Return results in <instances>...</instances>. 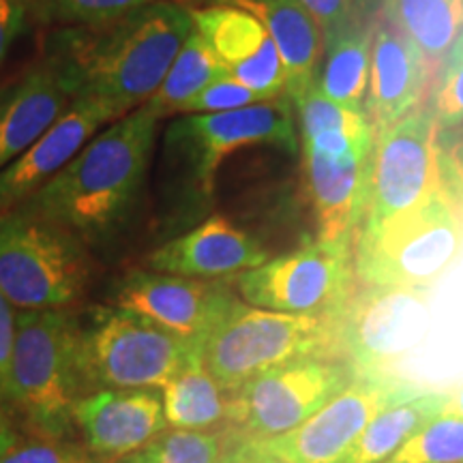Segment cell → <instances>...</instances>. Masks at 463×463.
Segmentation results:
<instances>
[{"label":"cell","instance_id":"cell-23","mask_svg":"<svg viewBox=\"0 0 463 463\" xmlns=\"http://www.w3.org/2000/svg\"><path fill=\"white\" fill-rule=\"evenodd\" d=\"M159 391L167 427L204 431L230 425L232 392L208 373L200 354L191 358Z\"/></svg>","mask_w":463,"mask_h":463},{"label":"cell","instance_id":"cell-7","mask_svg":"<svg viewBox=\"0 0 463 463\" xmlns=\"http://www.w3.org/2000/svg\"><path fill=\"white\" fill-rule=\"evenodd\" d=\"M463 245V219L444 189L354 242L358 286L425 289Z\"/></svg>","mask_w":463,"mask_h":463},{"label":"cell","instance_id":"cell-35","mask_svg":"<svg viewBox=\"0 0 463 463\" xmlns=\"http://www.w3.org/2000/svg\"><path fill=\"white\" fill-rule=\"evenodd\" d=\"M0 463H101L89 449L75 447L65 439H33L11 447Z\"/></svg>","mask_w":463,"mask_h":463},{"label":"cell","instance_id":"cell-27","mask_svg":"<svg viewBox=\"0 0 463 463\" xmlns=\"http://www.w3.org/2000/svg\"><path fill=\"white\" fill-rule=\"evenodd\" d=\"M225 73L228 71H225L222 61L194 28V34L183 45V50L178 52L176 61L172 62L170 71L165 73L159 90L155 92L153 99L146 106L153 108V112L159 118L181 114L183 106L191 97L198 95L204 86Z\"/></svg>","mask_w":463,"mask_h":463},{"label":"cell","instance_id":"cell-4","mask_svg":"<svg viewBox=\"0 0 463 463\" xmlns=\"http://www.w3.org/2000/svg\"><path fill=\"white\" fill-rule=\"evenodd\" d=\"M307 356H344L341 316H294L241 303L200 344V361L228 392Z\"/></svg>","mask_w":463,"mask_h":463},{"label":"cell","instance_id":"cell-38","mask_svg":"<svg viewBox=\"0 0 463 463\" xmlns=\"http://www.w3.org/2000/svg\"><path fill=\"white\" fill-rule=\"evenodd\" d=\"M26 22V11L22 0H0V69H3Z\"/></svg>","mask_w":463,"mask_h":463},{"label":"cell","instance_id":"cell-19","mask_svg":"<svg viewBox=\"0 0 463 463\" xmlns=\"http://www.w3.org/2000/svg\"><path fill=\"white\" fill-rule=\"evenodd\" d=\"M114 120H118V116L106 103L86 97L75 99L22 157L0 172V213L20 206L37 194Z\"/></svg>","mask_w":463,"mask_h":463},{"label":"cell","instance_id":"cell-40","mask_svg":"<svg viewBox=\"0 0 463 463\" xmlns=\"http://www.w3.org/2000/svg\"><path fill=\"white\" fill-rule=\"evenodd\" d=\"M442 416L463 420V386L447 392V399H444L442 405Z\"/></svg>","mask_w":463,"mask_h":463},{"label":"cell","instance_id":"cell-6","mask_svg":"<svg viewBox=\"0 0 463 463\" xmlns=\"http://www.w3.org/2000/svg\"><path fill=\"white\" fill-rule=\"evenodd\" d=\"M247 146H275L297 153V106L289 97L230 112L176 116L164 136V161L189 195L206 202L215 189L219 165Z\"/></svg>","mask_w":463,"mask_h":463},{"label":"cell","instance_id":"cell-25","mask_svg":"<svg viewBox=\"0 0 463 463\" xmlns=\"http://www.w3.org/2000/svg\"><path fill=\"white\" fill-rule=\"evenodd\" d=\"M444 399L447 392L419 391L389 405L364 427L339 463H384L416 431L442 414Z\"/></svg>","mask_w":463,"mask_h":463},{"label":"cell","instance_id":"cell-26","mask_svg":"<svg viewBox=\"0 0 463 463\" xmlns=\"http://www.w3.org/2000/svg\"><path fill=\"white\" fill-rule=\"evenodd\" d=\"M380 14L419 45L431 73L463 33V0H382Z\"/></svg>","mask_w":463,"mask_h":463},{"label":"cell","instance_id":"cell-34","mask_svg":"<svg viewBox=\"0 0 463 463\" xmlns=\"http://www.w3.org/2000/svg\"><path fill=\"white\" fill-rule=\"evenodd\" d=\"M436 150L442 189L463 219V123L438 129Z\"/></svg>","mask_w":463,"mask_h":463},{"label":"cell","instance_id":"cell-39","mask_svg":"<svg viewBox=\"0 0 463 463\" xmlns=\"http://www.w3.org/2000/svg\"><path fill=\"white\" fill-rule=\"evenodd\" d=\"M236 447H239L247 463H289L288 459H283V457L273 453V450L266 447L264 442H260V439H239Z\"/></svg>","mask_w":463,"mask_h":463},{"label":"cell","instance_id":"cell-31","mask_svg":"<svg viewBox=\"0 0 463 463\" xmlns=\"http://www.w3.org/2000/svg\"><path fill=\"white\" fill-rule=\"evenodd\" d=\"M384 463H463V420L439 414Z\"/></svg>","mask_w":463,"mask_h":463},{"label":"cell","instance_id":"cell-43","mask_svg":"<svg viewBox=\"0 0 463 463\" xmlns=\"http://www.w3.org/2000/svg\"><path fill=\"white\" fill-rule=\"evenodd\" d=\"M219 463H247L245 457H242V453L239 450V447H236V442L232 444L228 453H225L222 459H219Z\"/></svg>","mask_w":463,"mask_h":463},{"label":"cell","instance_id":"cell-14","mask_svg":"<svg viewBox=\"0 0 463 463\" xmlns=\"http://www.w3.org/2000/svg\"><path fill=\"white\" fill-rule=\"evenodd\" d=\"M114 300L120 309L140 314L198 345L241 303L225 283L155 270H136L127 275L116 288Z\"/></svg>","mask_w":463,"mask_h":463},{"label":"cell","instance_id":"cell-29","mask_svg":"<svg viewBox=\"0 0 463 463\" xmlns=\"http://www.w3.org/2000/svg\"><path fill=\"white\" fill-rule=\"evenodd\" d=\"M297 106V123L300 142L328 140V137H347V140H373V127L363 109L339 106L326 95L309 86Z\"/></svg>","mask_w":463,"mask_h":463},{"label":"cell","instance_id":"cell-10","mask_svg":"<svg viewBox=\"0 0 463 463\" xmlns=\"http://www.w3.org/2000/svg\"><path fill=\"white\" fill-rule=\"evenodd\" d=\"M356 373L344 356H307L269 369L232 392L228 431L234 442L283 436L314 416Z\"/></svg>","mask_w":463,"mask_h":463},{"label":"cell","instance_id":"cell-18","mask_svg":"<svg viewBox=\"0 0 463 463\" xmlns=\"http://www.w3.org/2000/svg\"><path fill=\"white\" fill-rule=\"evenodd\" d=\"M73 419L101 463L136 453L167 430L161 395L153 389L92 391L75 403Z\"/></svg>","mask_w":463,"mask_h":463},{"label":"cell","instance_id":"cell-11","mask_svg":"<svg viewBox=\"0 0 463 463\" xmlns=\"http://www.w3.org/2000/svg\"><path fill=\"white\" fill-rule=\"evenodd\" d=\"M436 136V120L427 103H420L373 137L361 232L380 228L442 189Z\"/></svg>","mask_w":463,"mask_h":463},{"label":"cell","instance_id":"cell-44","mask_svg":"<svg viewBox=\"0 0 463 463\" xmlns=\"http://www.w3.org/2000/svg\"><path fill=\"white\" fill-rule=\"evenodd\" d=\"M174 3H181L184 7H198V5H206V3H215V0H174Z\"/></svg>","mask_w":463,"mask_h":463},{"label":"cell","instance_id":"cell-3","mask_svg":"<svg viewBox=\"0 0 463 463\" xmlns=\"http://www.w3.org/2000/svg\"><path fill=\"white\" fill-rule=\"evenodd\" d=\"M86 395L78 320L62 309L17 311L9 399L28 425L45 439H67Z\"/></svg>","mask_w":463,"mask_h":463},{"label":"cell","instance_id":"cell-16","mask_svg":"<svg viewBox=\"0 0 463 463\" xmlns=\"http://www.w3.org/2000/svg\"><path fill=\"white\" fill-rule=\"evenodd\" d=\"M195 33L211 45L232 78L264 101L286 95V69L262 22L234 5L189 7Z\"/></svg>","mask_w":463,"mask_h":463},{"label":"cell","instance_id":"cell-22","mask_svg":"<svg viewBox=\"0 0 463 463\" xmlns=\"http://www.w3.org/2000/svg\"><path fill=\"white\" fill-rule=\"evenodd\" d=\"M245 9L262 22L286 69V97L300 99L316 84L324 54L317 22L297 0H215Z\"/></svg>","mask_w":463,"mask_h":463},{"label":"cell","instance_id":"cell-36","mask_svg":"<svg viewBox=\"0 0 463 463\" xmlns=\"http://www.w3.org/2000/svg\"><path fill=\"white\" fill-rule=\"evenodd\" d=\"M303 5L314 20L320 26L324 43L331 42L345 28L354 26L358 20H363V11L358 7L356 0H297Z\"/></svg>","mask_w":463,"mask_h":463},{"label":"cell","instance_id":"cell-21","mask_svg":"<svg viewBox=\"0 0 463 463\" xmlns=\"http://www.w3.org/2000/svg\"><path fill=\"white\" fill-rule=\"evenodd\" d=\"M269 260L258 239L236 228L230 219L213 215L198 228L184 232L146 258L150 270L164 275L219 279L256 269Z\"/></svg>","mask_w":463,"mask_h":463},{"label":"cell","instance_id":"cell-41","mask_svg":"<svg viewBox=\"0 0 463 463\" xmlns=\"http://www.w3.org/2000/svg\"><path fill=\"white\" fill-rule=\"evenodd\" d=\"M14 444H15L14 442V436H11L7 427H5L3 420H0V457L7 453V450L14 447Z\"/></svg>","mask_w":463,"mask_h":463},{"label":"cell","instance_id":"cell-17","mask_svg":"<svg viewBox=\"0 0 463 463\" xmlns=\"http://www.w3.org/2000/svg\"><path fill=\"white\" fill-rule=\"evenodd\" d=\"M372 69L363 112L373 127V136H378L425 103L431 67L419 45L380 11L372 17Z\"/></svg>","mask_w":463,"mask_h":463},{"label":"cell","instance_id":"cell-20","mask_svg":"<svg viewBox=\"0 0 463 463\" xmlns=\"http://www.w3.org/2000/svg\"><path fill=\"white\" fill-rule=\"evenodd\" d=\"M75 97L69 75L52 56L0 89V172L26 153Z\"/></svg>","mask_w":463,"mask_h":463},{"label":"cell","instance_id":"cell-37","mask_svg":"<svg viewBox=\"0 0 463 463\" xmlns=\"http://www.w3.org/2000/svg\"><path fill=\"white\" fill-rule=\"evenodd\" d=\"M15 307L0 292V395L9 399L11 361L15 345Z\"/></svg>","mask_w":463,"mask_h":463},{"label":"cell","instance_id":"cell-13","mask_svg":"<svg viewBox=\"0 0 463 463\" xmlns=\"http://www.w3.org/2000/svg\"><path fill=\"white\" fill-rule=\"evenodd\" d=\"M427 303L419 288H356L341 314L344 354L358 373L386 372L425 331Z\"/></svg>","mask_w":463,"mask_h":463},{"label":"cell","instance_id":"cell-9","mask_svg":"<svg viewBox=\"0 0 463 463\" xmlns=\"http://www.w3.org/2000/svg\"><path fill=\"white\" fill-rule=\"evenodd\" d=\"M356 288L354 249L317 239L236 275L242 303L294 316L339 317Z\"/></svg>","mask_w":463,"mask_h":463},{"label":"cell","instance_id":"cell-28","mask_svg":"<svg viewBox=\"0 0 463 463\" xmlns=\"http://www.w3.org/2000/svg\"><path fill=\"white\" fill-rule=\"evenodd\" d=\"M234 438L217 430H165L136 453L114 463H219Z\"/></svg>","mask_w":463,"mask_h":463},{"label":"cell","instance_id":"cell-2","mask_svg":"<svg viewBox=\"0 0 463 463\" xmlns=\"http://www.w3.org/2000/svg\"><path fill=\"white\" fill-rule=\"evenodd\" d=\"M159 116L150 106L109 123L22 204L101 245L131 222L146 184Z\"/></svg>","mask_w":463,"mask_h":463},{"label":"cell","instance_id":"cell-5","mask_svg":"<svg viewBox=\"0 0 463 463\" xmlns=\"http://www.w3.org/2000/svg\"><path fill=\"white\" fill-rule=\"evenodd\" d=\"M92 277L86 242L20 204L0 213V292L20 311L67 309Z\"/></svg>","mask_w":463,"mask_h":463},{"label":"cell","instance_id":"cell-30","mask_svg":"<svg viewBox=\"0 0 463 463\" xmlns=\"http://www.w3.org/2000/svg\"><path fill=\"white\" fill-rule=\"evenodd\" d=\"M153 0H22L26 20L42 26H92L142 7Z\"/></svg>","mask_w":463,"mask_h":463},{"label":"cell","instance_id":"cell-8","mask_svg":"<svg viewBox=\"0 0 463 463\" xmlns=\"http://www.w3.org/2000/svg\"><path fill=\"white\" fill-rule=\"evenodd\" d=\"M78 326L80 367L89 392L161 389L200 354L198 344L120 307H99Z\"/></svg>","mask_w":463,"mask_h":463},{"label":"cell","instance_id":"cell-33","mask_svg":"<svg viewBox=\"0 0 463 463\" xmlns=\"http://www.w3.org/2000/svg\"><path fill=\"white\" fill-rule=\"evenodd\" d=\"M264 101L258 92H253L249 86L232 78L230 73L222 75V78L213 80L211 84L204 86L198 95L191 97L184 103L181 114H217V112H230V109L249 108L253 103Z\"/></svg>","mask_w":463,"mask_h":463},{"label":"cell","instance_id":"cell-42","mask_svg":"<svg viewBox=\"0 0 463 463\" xmlns=\"http://www.w3.org/2000/svg\"><path fill=\"white\" fill-rule=\"evenodd\" d=\"M356 3H358V7H361L363 15H367V17H373V15L378 14V11H380V5H382V0H356Z\"/></svg>","mask_w":463,"mask_h":463},{"label":"cell","instance_id":"cell-32","mask_svg":"<svg viewBox=\"0 0 463 463\" xmlns=\"http://www.w3.org/2000/svg\"><path fill=\"white\" fill-rule=\"evenodd\" d=\"M427 89V108L438 129H449L463 123V33L444 54Z\"/></svg>","mask_w":463,"mask_h":463},{"label":"cell","instance_id":"cell-1","mask_svg":"<svg viewBox=\"0 0 463 463\" xmlns=\"http://www.w3.org/2000/svg\"><path fill=\"white\" fill-rule=\"evenodd\" d=\"M191 34L189 7L153 0L101 24L58 28L48 56L69 75L78 99L106 103L123 118L153 99Z\"/></svg>","mask_w":463,"mask_h":463},{"label":"cell","instance_id":"cell-24","mask_svg":"<svg viewBox=\"0 0 463 463\" xmlns=\"http://www.w3.org/2000/svg\"><path fill=\"white\" fill-rule=\"evenodd\" d=\"M372 17H363L324 43L316 86L339 106L363 109L372 69Z\"/></svg>","mask_w":463,"mask_h":463},{"label":"cell","instance_id":"cell-15","mask_svg":"<svg viewBox=\"0 0 463 463\" xmlns=\"http://www.w3.org/2000/svg\"><path fill=\"white\" fill-rule=\"evenodd\" d=\"M373 144L345 150L303 148L307 194L314 206L317 241L354 249L361 232Z\"/></svg>","mask_w":463,"mask_h":463},{"label":"cell","instance_id":"cell-12","mask_svg":"<svg viewBox=\"0 0 463 463\" xmlns=\"http://www.w3.org/2000/svg\"><path fill=\"white\" fill-rule=\"evenodd\" d=\"M419 391L389 372L356 373L297 430L260 442L289 463H339L382 410Z\"/></svg>","mask_w":463,"mask_h":463}]
</instances>
